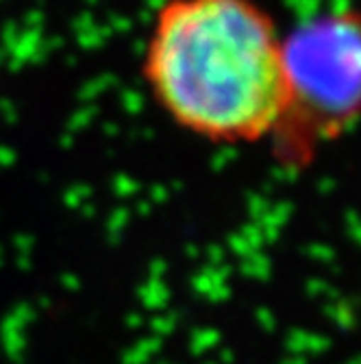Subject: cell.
I'll return each instance as SVG.
<instances>
[{"label": "cell", "mask_w": 361, "mask_h": 364, "mask_svg": "<svg viewBox=\"0 0 361 364\" xmlns=\"http://www.w3.org/2000/svg\"><path fill=\"white\" fill-rule=\"evenodd\" d=\"M281 59L283 105L266 142L281 168L305 171L357 120L359 14L340 7L305 18L283 36Z\"/></svg>", "instance_id": "obj_2"}, {"label": "cell", "mask_w": 361, "mask_h": 364, "mask_svg": "<svg viewBox=\"0 0 361 364\" xmlns=\"http://www.w3.org/2000/svg\"><path fill=\"white\" fill-rule=\"evenodd\" d=\"M281 40L257 0H166L142 75L177 127L211 144L268 140L283 105Z\"/></svg>", "instance_id": "obj_1"}]
</instances>
